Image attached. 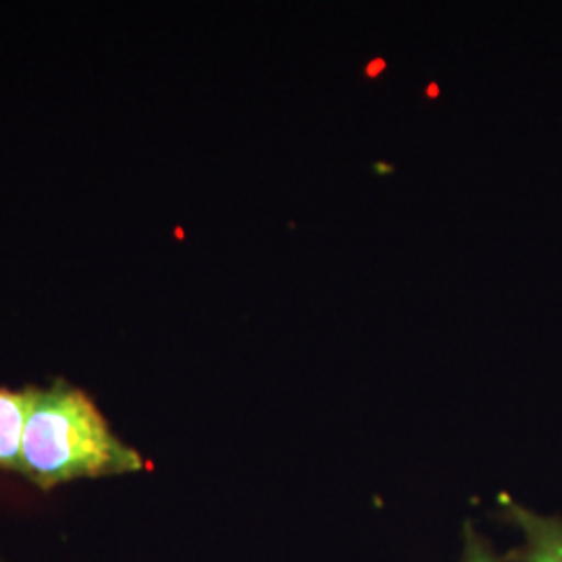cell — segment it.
I'll list each match as a JSON object with an SVG mask.
<instances>
[{"label":"cell","instance_id":"6da1fadb","mask_svg":"<svg viewBox=\"0 0 562 562\" xmlns=\"http://www.w3.org/2000/svg\"><path fill=\"white\" fill-rule=\"evenodd\" d=\"M150 464L123 442L99 404L81 387L55 380L32 385V404L21 443V477L50 492L63 483L142 473Z\"/></svg>","mask_w":562,"mask_h":562},{"label":"cell","instance_id":"7a4b0ae2","mask_svg":"<svg viewBox=\"0 0 562 562\" xmlns=\"http://www.w3.org/2000/svg\"><path fill=\"white\" fill-rule=\"evenodd\" d=\"M504 519L521 529L522 546L508 554V562H562V519L531 513L501 496Z\"/></svg>","mask_w":562,"mask_h":562},{"label":"cell","instance_id":"3957f363","mask_svg":"<svg viewBox=\"0 0 562 562\" xmlns=\"http://www.w3.org/2000/svg\"><path fill=\"white\" fill-rule=\"evenodd\" d=\"M32 404V387H0V469L20 471L21 443Z\"/></svg>","mask_w":562,"mask_h":562},{"label":"cell","instance_id":"277c9868","mask_svg":"<svg viewBox=\"0 0 562 562\" xmlns=\"http://www.w3.org/2000/svg\"><path fill=\"white\" fill-rule=\"evenodd\" d=\"M462 562H503L496 552L492 550L490 542L483 538L482 533L467 522L464 525V550H462Z\"/></svg>","mask_w":562,"mask_h":562},{"label":"cell","instance_id":"5b68a950","mask_svg":"<svg viewBox=\"0 0 562 562\" xmlns=\"http://www.w3.org/2000/svg\"><path fill=\"white\" fill-rule=\"evenodd\" d=\"M373 171H375L378 176H385V173H392L394 167L387 165V162H375V165H373Z\"/></svg>","mask_w":562,"mask_h":562},{"label":"cell","instance_id":"8992f818","mask_svg":"<svg viewBox=\"0 0 562 562\" xmlns=\"http://www.w3.org/2000/svg\"><path fill=\"white\" fill-rule=\"evenodd\" d=\"M383 67H385V63H383L382 59H375L371 67H367V74H369L371 78H375V71H378V69H383Z\"/></svg>","mask_w":562,"mask_h":562}]
</instances>
